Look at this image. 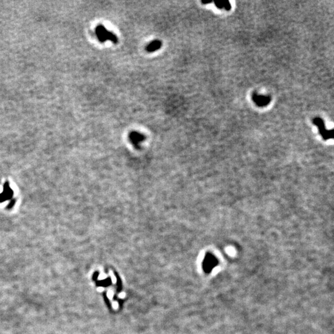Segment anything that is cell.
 I'll list each match as a JSON object with an SVG mask.
<instances>
[{"label": "cell", "mask_w": 334, "mask_h": 334, "mask_svg": "<svg viewBox=\"0 0 334 334\" xmlns=\"http://www.w3.org/2000/svg\"><path fill=\"white\" fill-rule=\"evenodd\" d=\"M95 33L98 40L101 43H104L106 40H110L115 44H118V39L117 36L108 31L103 26L98 25L95 29Z\"/></svg>", "instance_id": "cell-1"}, {"label": "cell", "mask_w": 334, "mask_h": 334, "mask_svg": "<svg viewBox=\"0 0 334 334\" xmlns=\"http://www.w3.org/2000/svg\"><path fill=\"white\" fill-rule=\"evenodd\" d=\"M129 138L131 142L136 147H137L145 140V137L143 134L136 131L131 132L129 134Z\"/></svg>", "instance_id": "cell-2"}, {"label": "cell", "mask_w": 334, "mask_h": 334, "mask_svg": "<svg viewBox=\"0 0 334 334\" xmlns=\"http://www.w3.org/2000/svg\"><path fill=\"white\" fill-rule=\"evenodd\" d=\"M253 100L254 102H256V103L259 106H264L268 104L270 102V97L254 94L253 96Z\"/></svg>", "instance_id": "cell-3"}, {"label": "cell", "mask_w": 334, "mask_h": 334, "mask_svg": "<svg viewBox=\"0 0 334 334\" xmlns=\"http://www.w3.org/2000/svg\"><path fill=\"white\" fill-rule=\"evenodd\" d=\"M162 46V43L159 40H155L150 42L146 47V50L149 52H154L158 50H159Z\"/></svg>", "instance_id": "cell-4"}, {"label": "cell", "mask_w": 334, "mask_h": 334, "mask_svg": "<svg viewBox=\"0 0 334 334\" xmlns=\"http://www.w3.org/2000/svg\"><path fill=\"white\" fill-rule=\"evenodd\" d=\"M313 122L315 125H317L318 126V127H319V129L320 130V134H322L324 137V134H327V131L325 129L324 121L320 118H314L313 119Z\"/></svg>", "instance_id": "cell-5"}, {"label": "cell", "mask_w": 334, "mask_h": 334, "mask_svg": "<svg viewBox=\"0 0 334 334\" xmlns=\"http://www.w3.org/2000/svg\"><path fill=\"white\" fill-rule=\"evenodd\" d=\"M215 5L217 8H219L220 9V8L221 9L224 8L227 11H229L231 9V4H230V2H228V1H217V2H215Z\"/></svg>", "instance_id": "cell-6"}]
</instances>
